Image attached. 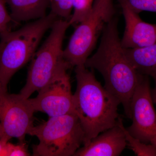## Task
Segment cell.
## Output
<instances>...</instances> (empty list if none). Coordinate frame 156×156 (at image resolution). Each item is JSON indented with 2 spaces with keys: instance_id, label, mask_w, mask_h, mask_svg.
<instances>
[{
  "instance_id": "cell-1",
  "label": "cell",
  "mask_w": 156,
  "mask_h": 156,
  "mask_svg": "<svg viewBox=\"0 0 156 156\" xmlns=\"http://www.w3.org/2000/svg\"><path fill=\"white\" fill-rule=\"evenodd\" d=\"M106 23L97 51L85 65L101 74L105 88L119 99L131 119V98L143 75L127 58L119 36L118 19L113 17Z\"/></svg>"
},
{
  "instance_id": "cell-2",
  "label": "cell",
  "mask_w": 156,
  "mask_h": 156,
  "mask_svg": "<svg viewBox=\"0 0 156 156\" xmlns=\"http://www.w3.org/2000/svg\"><path fill=\"white\" fill-rule=\"evenodd\" d=\"M75 73L77 86L73 95V108L85 133L84 145L117 125L120 102L85 65L76 66Z\"/></svg>"
},
{
  "instance_id": "cell-3",
  "label": "cell",
  "mask_w": 156,
  "mask_h": 156,
  "mask_svg": "<svg viewBox=\"0 0 156 156\" xmlns=\"http://www.w3.org/2000/svg\"><path fill=\"white\" fill-rule=\"evenodd\" d=\"M58 18L50 12L18 30L0 33V90L7 91L11 78L32 59L44 35Z\"/></svg>"
},
{
  "instance_id": "cell-4",
  "label": "cell",
  "mask_w": 156,
  "mask_h": 156,
  "mask_svg": "<svg viewBox=\"0 0 156 156\" xmlns=\"http://www.w3.org/2000/svg\"><path fill=\"white\" fill-rule=\"evenodd\" d=\"M68 20L58 18L53 23L49 36L32 58L25 86L20 94L29 98L49 83L57 74L70 65L63 57L62 44L70 26Z\"/></svg>"
},
{
  "instance_id": "cell-5",
  "label": "cell",
  "mask_w": 156,
  "mask_h": 156,
  "mask_svg": "<svg viewBox=\"0 0 156 156\" xmlns=\"http://www.w3.org/2000/svg\"><path fill=\"white\" fill-rule=\"evenodd\" d=\"M29 135L36 136L39 144L33 146V156L74 155L85 142V133L80 120L73 113L50 117L34 126Z\"/></svg>"
},
{
  "instance_id": "cell-6",
  "label": "cell",
  "mask_w": 156,
  "mask_h": 156,
  "mask_svg": "<svg viewBox=\"0 0 156 156\" xmlns=\"http://www.w3.org/2000/svg\"><path fill=\"white\" fill-rule=\"evenodd\" d=\"M112 18L102 7L93 5L91 14L76 27L63 50V57L71 67L85 65L104 23Z\"/></svg>"
},
{
  "instance_id": "cell-7",
  "label": "cell",
  "mask_w": 156,
  "mask_h": 156,
  "mask_svg": "<svg viewBox=\"0 0 156 156\" xmlns=\"http://www.w3.org/2000/svg\"><path fill=\"white\" fill-rule=\"evenodd\" d=\"M149 76L143 75L131 101L132 123L127 128L131 135L156 146V112Z\"/></svg>"
},
{
  "instance_id": "cell-8",
  "label": "cell",
  "mask_w": 156,
  "mask_h": 156,
  "mask_svg": "<svg viewBox=\"0 0 156 156\" xmlns=\"http://www.w3.org/2000/svg\"><path fill=\"white\" fill-rule=\"evenodd\" d=\"M29 98L0 90V124L4 135L10 139L25 141L26 135L34 127L35 112Z\"/></svg>"
},
{
  "instance_id": "cell-9",
  "label": "cell",
  "mask_w": 156,
  "mask_h": 156,
  "mask_svg": "<svg viewBox=\"0 0 156 156\" xmlns=\"http://www.w3.org/2000/svg\"><path fill=\"white\" fill-rule=\"evenodd\" d=\"M67 71L58 73L39 90L36 97L29 98L35 112L44 113L50 117L73 113V94Z\"/></svg>"
},
{
  "instance_id": "cell-10",
  "label": "cell",
  "mask_w": 156,
  "mask_h": 156,
  "mask_svg": "<svg viewBox=\"0 0 156 156\" xmlns=\"http://www.w3.org/2000/svg\"><path fill=\"white\" fill-rule=\"evenodd\" d=\"M126 27L121 44L125 49H136L156 44V24L144 21L136 13L121 5Z\"/></svg>"
},
{
  "instance_id": "cell-11",
  "label": "cell",
  "mask_w": 156,
  "mask_h": 156,
  "mask_svg": "<svg viewBox=\"0 0 156 156\" xmlns=\"http://www.w3.org/2000/svg\"><path fill=\"white\" fill-rule=\"evenodd\" d=\"M127 145L124 132L119 123L101 132L80 147L74 156H118Z\"/></svg>"
},
{
  "instance_id": "cell-12",
  "label": "cell",
  "mask_w": 156,
  "mask_h": 156,
  "mask_svg": "<svg viewBox=\"0 0 156 156\" xmlns=\"http://www.w3.org/2000/svg\"><path fill=\"white\" fill-rule=\"evenodd\" d=\"M11 9L12 21L18 23L41 19L47 15L49 0H5Z\"/></svg>"
},
{
  "instance_id": "cell-13",
  "label": "cell",
  "mask_w": 156,
  "mask_h": 156,
  "mask_svg": "<svg viewBox=\"0 0 156 156\" xmlns=\"http://www.w3.org/2000/svg\"><path fill=\"white\" fill-rule=\"evenodd\" d=\"M125 51L138 73L156 80V44L142 48L125 49Z\"/></svg>"
},
{
  "instance_id": "cell-14",
  "label": "cell",
  "mask_w": 156,
  "mask_h": 156,
  "mask_svg": "<svg viewBox=\"0 0 156 156\" xmlns=\"http://www.w3.org/2000/svg\"><path fill=\"white\" fill-rule=\"evenodd\" d=\"M118 123L124 132L127 145L137 156H156V146L146 144L134 137L128 132L127 128L124 127L122 120L120 117L118 119Z\"/></svg>"
},
{
  "instance_id": "cell-15",
  "label": "cell",
  "mask_w": 156,
  "mask_h": 156,
  "mask_svg": "<svg viewBox=\"0 0 156 156\" xmlns=\"http://www.w3.org/2000/svg\"><path fill=\"white\" fill-rule=\"evenodd\" d=\"M95 0H73V13L69 20L70 25L79 24L92 12Z\"/></svg>"
},
{
  "instance_id": "cell-16",
  "label": "cell",
  "mask_w": 156,
  "mask_h": 156,
  "mask_svg": "<svg viewBox=\"0 0 156 156\" xmlns=\"http://www.w3.org/2000/svg\"><path fill=\"white\" fill-rule=\"evenodd\" d=\"M49 3L51 13L69 21L73 10V0H49Z\"/></svg>"
},
{
  "instance_id": "cell-17",
  "label": "cell",
  "mask_w": 156,
  "mask_h": 156,
  "mask_svg": "<svg viewBox=\"0 0 156 156\" xmlns=\"http://www.w3.org/2000/svg\"><path fill=\"white\" fill-rule=\"evenodd\" d=\"M120 5L127 6L136 13L142 11L156 13V0H118Z\"/></svg>"
},
{
  "instance_id": "cell-18",
  "label": "cell",
  "mask_w": 156,
  "mask_h": 156,
  "mask_svg": "<svg viewBox=\"0 0 156 156\" xmlns=\"http://www.w3.org/2000/svg\"><path fill=\"white\" fill-rule=\"evenodd\" d=\"M8 156H28L27 147L25 141L19 142L18 144H15L8 142Z\"/></svg>"
},
{
  "instance_id": "cell-19",
  "label": "cell",
  "mask_w": 156,
  "mask_h": 156,
  "mask_svg": "<svg viewBox=\"0 0 156 156\" xmlns=\"http://www.w3.org/2000/svg\"><path fill=\"white\" fill-rule=\"evenodd\" d=\"M6 4L5 0H0V33L9 30V24L12 21L6 9Z\"/></svg>"
},
{
  "instance_id": "cell-20",
  "label": "cell",
  "mask_w": 156,
  "mask_h": 156,
  "mask_svg": "<svg viewBox=\"0 0 156 156\" xmlns=\"http://www.w3.org/2000/svg\"><path fill=\"white\" fill-rule=\"evenodd\" d=\"M10 140L5 135L0 137V156H8V143Z\"/></svg>"
},
{
  "instance_id": "cell-21",
  "label": "cell",
  "mask_w": 156,
  "mask_h": 156,
  "mask_svg": "<svg viewBox=\"0 0 156 156\" xmlns=\"http://www.w3.org/2000/svg\"><path fill=\"white\" fill-rule=\"evenodd\" d=\"M154 80L155 82V87L154 89L151 90V94L154 103L156 105V80Z\"/></svg>"
},
{
  "instance_id": "cell-22",
  "label": "cell",
  "mask_w": 156,
  "mask_h": 156,
  "mask_svg": "<svg viewBox=\"0 0 156 156\" xmlns=\"http://www.w3.org/2000/svg\"><path fill=\"white\" fill-rule=\"evenodd\" d=\"M96 2L105 3V4H112V0H95Z\"/></svg>"
},
{
  "instance_id": "cell-23",
  "label": "cell",
  "mask_w": 156,
  "mask_h": 156,
  "mask_svg": "<svg viewBox=\"0 0 156 156\" xmlns=\"http://www.w3.org/2000/svg\"><path fill=\"white\" fill-rule=\"evenodd\" d=\"M4 132H3L1 124H0V137L4 136Z\"/></svg>"
}]
</instances>
